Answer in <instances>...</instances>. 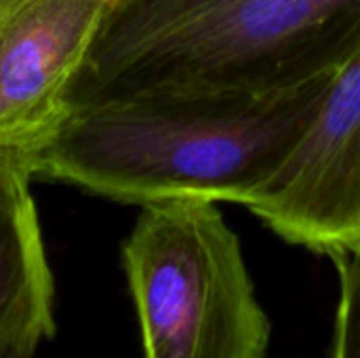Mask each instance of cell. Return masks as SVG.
I'll use <instances>...</instances> for the list:
<instances>
[{
  "mask_svg": "<svg viewBox=\"0 0 360 358\" xmlns=\"http://www.w3.org/2000/svg\"><path fill=\"white\" fill-rule=\"evenodd\" d=\"M359 46L360 0H114L70 108L270 97L338 74Z\"/></svg>",
  "mask_w": 360,
  "mask_h": 358,
  "instance_id": "6da1fadb",
  "label": "cell"
},
{
  "mask_svg": "<svg viewBox=\"0 0 360 358\" xmlns=\"http://www.w3.org/2000/svg\"><path fill=\"white\" fill-rule=\"evenodd\" d=\"M333 76L270 97H135L76 108L40 154L34 179L122 205L196 198L245 207L297 148Z\"/></svg>",
  "mask_w": 360,
  "mask_h": 358,
  "instance_id": "7a4b0ae2",
  "label": "cell"
},
{
  "mask_svg": "<svg viewBox=\"0 0 360 358\" xmlns=\"http://www.w3.org/2000/svg\"><path fill=\"white\" fill-rule=\"evenodd\" d=\"M122 268L143 358H266L270 321L217 203L141 207Z\"/></svg>",
  "mask_w": 360,
  "mask_h": 358,
  "instance_id": "3957f363",
  "label": "cell"
},
{
  "mask_svg": "<svg viewBox=\"0 0 360 358\" xmlns=\"http://www.w3.org/2000/svg\"><path fill=\"white\" fill-rule=\"evenodd\" d=\"M245 207L285 243L333 264L360 251V46L297 148Z\"/></svg>",
  "mask_w": 360,
  "mask_h": 358,
  "instance_id": "277c9868",
  "label": "cell"
},
{
  "mask_svg": "<svg viewBox=\"0 0 360 358\" xmlns=\"http://www.w3.org/2000/svg\"><path fill=\"white\" fill-rule=\"evenodd\" d=\"M114 0H0V162L34 175Z\"/></svg>",
  "mask_w": 360,
  "mask_h": 358,
  "instance_id": "5b68a950",
  "label": "cell"
},
{
  "mask_svg": "<svg viewBox=\"0 0 360 358\" xmlns=\"http://www.w3.org/2000/svg\"><path fill=\"white\" fill-rule=\"evenodd\" d=\"M32 179L27 167L0 162V358H32L57 331Z\"/></svg>",
  "mask_w": 360,
  "mask_h": 358,
  "instance_id": "8992f818",
  "label": "cell"
},
{
  "mask_svg": "<svg viewBox=\"0 0 360 358\" xmlns=\"http://www.w3.org/2000/svg\"><path fill=\"white\" fill-rule=\"evenodd\" d=\"M335 266L340 270V302L331 358H360V251Z\"/></svg>",
  "mask_w": 360,
  "mask_h": 358,
  "instance_id": "52a82bcc",
  "label": "cell"
}]
</instances>
